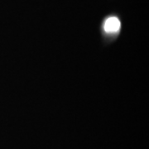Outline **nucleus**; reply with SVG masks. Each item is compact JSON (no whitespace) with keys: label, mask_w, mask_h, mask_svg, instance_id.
<instances>
[{"label":"nucleus","mask_w":149,"mask_h":149,"mask_svg":"<svg viewBox=\"0 0 149 149\" xmlns=\"http://www.w3.org/2000/svg\"><path fill=\"white\" fill-rule=\"evenodd\" d=\"M121 27V23L119 19L116 17H110L104 22V31L109 33H113V32H117Z\"/></svg>","instance_id":"obj_1"}]
</instances>
